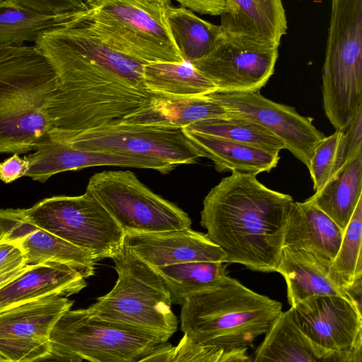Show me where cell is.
Instances as JSON below:
<instances>
[{"label": "cell", "mask_w": 362, "mask_h": 362, "mask_svg": "<svg viewBox=\"0 0 362 362\" xmlns=\"http://www.w3.org/2000/svg\"><path fill=\"white\" fill-rule=\"evenodd\" d=\"M29 266L30 264H24L0 272V288L24 272Z\"/></svg>", "instance_id": "45"}, {"label": "cell", "mask_w": 362, "mask_h": 362, "mask_svg": "<svg viewBox=\"0 0 362 362\" xmlns=\"http://www.w3.org/2000/svg\"><path fill=\"white\" fill-rule=\"evenodd\" d=\"M276 272L286 281L291 307L313 296H340L349 300L329 279L328 271L305 251L284 247Z\"/></svg>", "instance_id": "25"}, {"label": "cell", "mask_w": 362, "mask_h": 362, "mask_svg": "<svg viewBox=\"0 0 362 362\" xmlns=\"http://www.w3.org/2000/svg\"><path fill=\"white\" fill-rule=\"evenodd\" d=\"M291 308L295 322L315 343L332 351H361L362 315L351 300L313 296Z\"/></svg>", "instance_id": "15"}, {"label": "cell", "mask_w": 362, "mask_h": 362, "mask_svg": "<svg viewBox=\"0 0 362 362\" xmlns=\"http://www.w3.org/2000/svg\"><path fill=\"white\" fill-rule=\"evenodd\" d=\"M226 262L197 261L154 267L170 293L172 303L182 305L186 298L213 286L227 276Z\"/></svg>", "instance_id": "30"}, {"label": "cell", "mask_w": 362, "mask_h": 362, "mask_svg": "<svg viewBox=\"0 0 362 362\" xmlns=\"http://www.w3.org/2000/svg\"><path fill=\"white\" fill-rule=\"evenodd\" d=\"M152 13L165 16V11L170 0H128Z\"/></svg>", "instance_id": "42"}, {"label": "cell", "mask_w": 362, "mask_h": 362, "mask_svg": "<svg viewBox=\"0 0 362 362\" xmlns=\"http://www.w3.org/2000/svg\"><path fill=\"white\" fill-rule=\"evenodd\" d=\"M124 245L153 268L197 261L226 262L219 246L191 228L126 235Z\"/></svg>", "instance_id": "17"}, {"label": "cell", "mask_w": 362, "mask_h": 362, "mask_svg": "<svg viewBox=\"0 0 362 362\" xmlns=\"http://www.w3.org/2000/svg\"><path fill=\"white\" fill-rule=\"evenodd\" d=\"M165 19L183 59L191 63L208 54L224 37L219 25L181 6L168 5Z\"/></svg>", "instance_id": "26"}, {"label": "cell", "mask_w": 362, "mask_h": 362, "mask_svg": "<svg viewBox=\"0 0 362 362\" xmlns=\"http://www.w3.org/2000/svg\"><path fill=\"white\" fill-rule=\"evenodd\" d=\"M361 240L362 198L344 231L339 249L329 271V279L343 292L356 278L362 276Z\"/></svg>", "instance_id": "32"}, {"label": "cell", "mask_w": 362, "mask_h": 362, "mask_svg": "<svg viewBox=\"0 0 362 362\" xmlns=\"http://www.w3.org/2000/svg\"><path fill=\"white\" fill-rule=\"evenodd\" d=\"M74 301L47 296L0 310V361L30 362L49 359V335Z\"/></svg>", "instance_id": "12"}, {"label": "cell", "mask_w": 362, "mask_h": 362, "mask_svg": "<svg viewBox=\"0 0 362 362\" xmlns=\"http://www.w3.org/2000/svg\"><path fill=\"white\" fill-rule=\"evenodd\" d=\"M46 58L58 80V87L47 103L52 139L62 141L75 133L122 119L148 95V90L129 83L95 48Z\"/></svg>", "instance_id": "2"}, {"label": "cell", "mask_w": 362, "mask_h": 362, "mask_svg": "<svg viewBox=\"0 0 362 362\" xmlns=\"http://www.w3.org/2000/svg\"><path fill=\"white\" fill-rule=\"evenodd\" d=\"M86 192L100 203L125 235L191 228L186 212L152 192L131 171L96 173Z\"/></svg>", "instance_id": "10"}, {"label": "cell", "mask_w": 362, "mask_h": 362, "mask_svg": "<svg viewBox=\"0 0 362 362\" xmlns=\"http://www.w3.org/2000/svg\"><path fill=\"white\" fill-rule=\"evenodd\" d=\"M362 198V150L334 173L322 188L308 198L344 232Z\"/></svg>", "instance_id": "24"}, {"label": "cell", "mask_w": 362, "mask_h": 362, "mask_svg": "<svg viewBox=\"0 0 362 362\" xmlns=\"http://www.w3.org/2000/svg\"><path fill=\"white\" fill-rule=\"evenodd\" d=\"M112 259L118 276L116 284L88 309L104 320L127 325L168 341L177 329V319L160 275L125 247Z\"/></svg>", "instance_id": "6"}, {"label": "cell", "mask_w": 362, "mask_h": 362, "mask_svg": "<svg viewBox=\"0 0 362 362\" xmlns=\"http://www.w3.org/2000/svg\"><path fill=\"white\" fill-rule=\"evenodd\" d=\"M360 150H362V109L357 112L347 128L341 131L337 147L332 175Z\"/></svg>", "instance_id": "36"}, {"label": "cell", "mask_w": 362, "mask_h": 362, "mask_svg": "<svg viewBox=\"0 0 362 362\" xmlns=\"http://www.w3.org/2000/svg\"><path fill=\"white\" fill-rule=\"evenodd\" d=\"M78 12L45 15L0 0V46L35 42L44 33L68 25Z\"/></svg>", "instance_id": "28"}, {"label": "cell", "mask_w": 362, "mask_h": 362, "mask_svg": "<svg viewBox=\"0 0 362 362\" xmlns=\"http://www.w3.org/2000/svg\"><path fill=\"white\" fill-rule=\"evenodd\" d=\"M207 95L230 115L252 120L275 135L307 168L317 144L325 137L313 119L293 107L275 103L256 91L215 90Z\"/></svg>", "instance_id": "13"}, {"label": "cell", "mask_w": 362, "mask_h": 362, "mask_svg": "<svg viewBox=\"0 0 362 362\" xmlns=\"http://www.w3.org/2000/svg\"><path fill=\"white\" fill-rule=\"evenodd\" d=\"M181 6L202 15L221 16L226 10V0H175Z\"/></svg>", "instance_id": "39"}, {"label": "cell", "mask_w": 362, "mask_h": 362, "mask_svg": "<svg viewBox=\"0 0 362 362\" xmlns=\"http://www.w3.org/2000/svg\"><path fill=\"white\" fill-rule=\"evenodd\" d=\"M29 220L89 252L95 262L119 255L125 234L100 203L86 192L79 196H54L25 209Z\"/></svg>", "instance_id": "9"}, {"label": "cell", "mask_w": 362, "mask_h": 362, "mask_svg": "<svg viewBox=\"0 0 362 362\" xmlns=\"http://www.w3.org/2000/svg\"><path fill=\"white\" fill-rule=\"evenodd\" d=\"M293 202L259 182L256 175L233 171L204 197L200 223L225 252L226 263L276 272Z\"/></svg>", "instance_id": "1"}, {"label": "cell", "mask_w": 362, "mask_h": 362, "mask_svg": "<svg viewBox=\"0 0 362 362\" xmlns=\"http://www.w3.org/2000/svg\"><path fill=\"white\" fill-rule=\"evenodd\" d=\"M39 228L27 216L25 209H0V243H21Z\"/></svg>", "instance_id": "35"}, {"label": "cell", "mask_w": 362, "mask_h": 362, "mask_svg": "<svg viewBox=\"0 0 362 362\" xmlns=\"http://www.w3.org/2000/svg\"><path fill=\"white\" fill-rule=\"evenodd\" d=\"M183 128L273 153H279L285 149L283 143L267 129L252 120L232 115L199 120Z\"/></svg>", "instance_id": "31"}, {"label": "cell", "mask_w": 362, "mask_h": 362, "mask_svg": "<svg viewBox=\"0 0 362 362\" xmlns=\"http://www.w3.org/2000/svg\"><path fill=\"white\" fill-rule=\"evenodd\" d=\"M230 115L207 95L177 96L149 90L148 96L122 124L183 128L199 120Z\"/></svg>", "instance_id": "21"}, {"label": "cell", "mask_w": 362, "mask_h": 362, "mask_svg": "<svg viewBox=\"0 0 362 362\" xmlns=\"http://www.w3.org/2000/svg\"><path fill=\"white\" fill-rule=\"evenodd\" d=\"M25 258L20 245L10 243H0V272L24 265Z\"/></svg>", "instance_id": "40"}, {"label": "cell", "mask_w": 362, "mask_h": 362, "mask_svg": "<svg viewBox=\"0 0 362 362\" xmlns=\"http://www.w3.org/2000/svg\"><path fill=\"white\" fill-rule=\"evenodd\" d=\"M27 158L30 166L26 176L42 183L59 173L89 167L112 165L145 168L165 174L176 166L143 156L76 148L50 138Z\"/></svg>", "instance_id": "16"}, {"label": "cell", "mask_w": 362, "mask_h": 362, "mask_svg": "<svg viewBox=\"0 0 362 362\" xmlns=\"http://www.w3.org/2000/svg\"><path fill=\"white\" fill-rule=\"evenodd\" d=\"M30 162L27 156L21 157L13 153L11 157L0 163V180L6 184L26 176Z\"/></svg>", "instance_id": "38"}, {"label": "cell", "mask_w": 362, "mask_h": 362, "mask_svg": "<svg viewBox=\"0 0 362 362\" xmlns=\"http://www.w3.org/2000/svg\"><path fill=\"white\" fill-rule=\"evenodd\" d=\"M219 25L225 37L279 47L288 28L282 0H226Z\"/></svg>", "instance_id": "18"}, {"label": "cell", "mask_w": 362, "mask_h": 362, "mask_svg": "<svg viewBox=\"0 0 362 362\" xmlns=\"http://www.w3.org/2000/svg\"><path fill=\"white\" fill-rule=\"evenodd\" d=\"M37 51L34 46L15 45V46H0V62L9 58Z\"/></svg>", "instance_id": "43"}, {"label": "cell", "mask_w": 362, "mask_h": 362, "mask_svg": "<svg viewBox=\"0 0 362 362\" xmlns=\"http://www.w3.org/2000/svg\"><path fill=\"white\" fill-rule=\"evenodd\" d=\"M57 75L38 50L0 62V153L35 151L49 138L48 100Z\"/></svg>", "instance_id": "4"}, {"label": "cell", "mask_w": 362, "mask_h": 362, "mask_svg": "<svg viewBox=\"0 0 362 362\" xmlns=\"http://www.w3.org/2000/svg\"><path fill=\"white\" fill-rule=\"evenodd\" d=\"M255 361L361 362V351H337L312 341L294 321L293 309L281 311L255 353Z\"/></svg>", "instance_id": "19"}, {"label": "cell", "mask_w": 362, "mask_h": 362, "mask_svg": "<svg viewBox=\"0 0 362 362\" xmlns=\"http://www.w3.org/2000/svg\"><path fill=\"white\" fill-rule=\"evenodd\" d=\"M247 348L226 349L221 347L198 343L186 334L174 347L173 362H246L251 359L247 354Z\"/></svg>", "instance_id": "33"}, {"label": "cell", "mask_w": 362, "mask_h": 362, "mask_svg": "<svg viewBox=\"0 0 362 362\" xmlns=\"http://www.w3.org/2000/svg\"><path fill=\"white\" fill-rule=\"evenodd\" d=\"M174 347L167 341L156 346L141 361L173 362Z\"/></svg>", "instance_id": "41"}, {"label": "cell", "mask_w": 362, "mask_h": 362, "mask_svg": "<svg viewBox=\"0 0 362 362\" xmlns=\"http://www.w3.org/2000/svg\"><path fill=\"white\" fill-rule=\"evenodd\" d=\"M58 141L76 148L143 156L175 165L194 163L201 157L183 128L110 122Z\"/></svg>", "instance_id": "11"}, {"label": "cell", "mask_w": 362, "mask_h": 362, "mask_svg": "<svg viewBox=\"0 0 362 362\" xmlns=\"http://www.w3.org/2000/svg\"><path fill=\"white\" fill-rule=\"evenodd\" d=\"M344 232L308 199L292 204L283 248L303 250L328 271L339 249Z\"/></svg>", "instance_id": "20"}, {"label": "cell", "mask_w": 362, "mask_h": 362, "mask_svg": "<svg viewBox=\"0 0 362 362\" xmlns=\"http://www.w3.org/2000/svg\"><path fill=\"white\" fill-rule=\"evenodd\" d=\"M7 3L45 15H58L86 8L84 0H5Z\"/></svg>", "instance_id": "37"}, {"label": "cell", "mask_w": 362, "mask_h": 362, "mask_svg": "<svg viewBox=\"0 0 362 362\" xmlns=\"http://www.w3.org/2000/svg\"><path fill=\"white\" fill-rule=\"evenodd\" d=\"M278 48L251 45L223 37L212 51L192 64L218 90L256 91L273 75Z\"/></svg>", "instance_id": "14"}, {"label": "cell", "mask_w": 362, "mask_h": 362, "mask_svg": "<svg viewBox=\"0 0 362 362\" xmlns=\"http://www.w3.org/2000/svg\"><path fill=\"white\" fill-rule=\"evenodd\" d=\"M322 91L327 117L344 130L362 109V0H331Z\"/></svg>", "instance_id": "5"}, {"label": "cell", "mask_w": 362, "mask_h": 362, "mask_svg": "<svg viewBox=\"0 0 362 362\" xmlns=\"http://www.w3.org/2000/svg\"><path fill=\"white\" fill-rule=\"evenodd\" d=\"M282 311L280 302L226 276L187 296L180 328L194 341L226 349L248 348L266 334Z\"/></svg>", "instance_id": "3"}, {"label": "cell", "mask_w": 362, "mask_h": 362, "mask_svg": "<svg viewBox=\"0 0 362 362\" xmlns=\"http://www.w3.org/2000/svg\"><path fill=\"white\" fill-rule=\"evenodd\" d=\"M183 131L201 157L211 160L219 173L238 171L257 175L270 172L280 158L279 153L185 128Z\"/></svg>", "instance_id": "23"}, {"label": "cell", "mask_w": 362, "mask_h": 362, "mask_svg": "<svg viewBox=\"0 0 362 362\" xmlns=\"http://www.w3.org/2000/svg\"><path fill=\"white\" fill-rule=\"evenodd\" d=\"M86 285L83 275L69 266L57 262L30 264L0 288V310L47 296H70Z\"/></svg>", "instance_id": "22"}, {"label": "cell", "mask_w": 362, "mask_h": 362, "mask_svg": "<svg viewBox=\"0 0 362 362\" xmlns=\"http://www.w3.org/2000/svg\"><path fill=\"white\" fill-rule=\"evenodd\" d=\"M25 264L60 263L78 271L86 279L95 274V262L87 251L39 228L21 243Z\"/></svg>", "instance_id": "29"}, {"label": "cell", "mask_w": 362, "mask_h": 362, "mask_svg": "<svg viewBox=\"0 0 362 362\" xmlns=\"http://www.w3.org/2000/svg\"><path fill=\"white\" fill-rule=\"evenodd\" d=\"M144 83L148 90L177 96H202L217 90L211 81L187 61L146 63Z\"/></svg>", "instance_id": "27"}, {"label": "cell", "mask_w": 362, "mask_h": 362, "mask_svg": "<svg viewBox=\"0 0 362 362\" xmlns=\"http://www.w3.org/2000/svg\"><path fill=\"white\" fill-rule=\"evenodd\" d=\"M341 131L325 137L315 147L310 160L308 170L313 182V189L320 190L332 175L335 154Z\"/></svg>", "instance_id": "34"}, {"label": "cell", "mask_w": 362, "mask_h": 362, "mask_svg": "<svg viewBox=\"0 0 362 362\" xmlns=\"http://www.w3.org/2000/svg\"><path fill=\"white\" fill-rule=\"evenodd\" d=\"M361 278L362 276L356 278L354 282L344 291L348 298L360 312H361Z\"/></svg>", "instance_id": "44"}, {"label": "cell", "mask_w": 362, "mask_h": 362, "mask_svg": "<svg viewBox=\"0 0 362 362\" xmlns=\"http://www.w3.org/2000/svg\"><path fill=\"white\" fill-rule=\"evenodd\" d=\"M81 17L108 44L144 63L182 62L165 16L128 0H84Z\"/></svg>", "instance_id": "8"}, {"label": "cell", "mask_w": 362, "mask_h": 362, "mask_svg": "<svg viewBox=\"0 0 362 362\" xmlns=\"http://www.w3.org/2000/svg\"><path fill=\"white\" fill-rule=\"evenodd\" d=\"M164 341L152 333L95 316L88 308L69 310L51 331L49 359L139 362Z\"/></svg>", "instance_id": "7"}]
</instances>
